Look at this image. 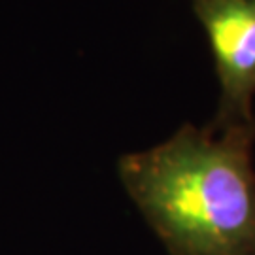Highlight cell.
<instances>
[{"label":"cell","instance_id":"7a4b0ae2","mask_svg":"<svg viewBox=\"0 0 255 255\" xmlns=\"http://www.w3.org/2000/svg\"><path fill=\"white\" fill-rule=\"evenodd\" d=\"M208 36L219 82L212 123L227 127L254 121L255 0H189Z\"/></svg>","mask_w":255,"mask_h":255},{"label":"cell","instance_id":"6da1fadb","mask_svg":"<svg viewBox=\"0 0 255 255\" xmlns=\"http://www.w3.org/2000/svg\"><path fill=\"white\" fill-rule=\"evenodd\" d=\"M255 119L185 123L118 174L170 255H255Z\"/></svg>","mask_w":255,"mask_h":255}]
</instances>
